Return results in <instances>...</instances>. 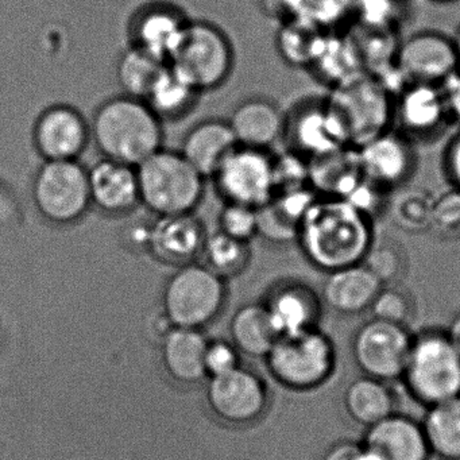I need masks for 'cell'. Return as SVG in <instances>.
Instances as JSON below:
<instances>
[{
    "label": "cell",
    "instance_id": "3",
    "mask_svg": "<svg viewBox=\"0 0 460 460\" xmlns=\"http://www.w3.org/2000/svg\"><path fill=\"white\" fill-rule=\"evenodd\" d=\"M137 173L141 204L157 217L192 214L203 200L206 179L180 152L163 147Z\"/></svg>",
    "mask_w": 460,
    "mask_h": 460
},
{
    "label": "cell",
    "instance_id": "21",
    "mask_svg": "<svg viewBox=\"0 0 460 460\" xmlns=\"http://www.w3.org/2000/svg\"><path fill=\"white\" fill-rule=\"evenodd\" d=\"M238 146L271 150L284 139L287 114L266 98H250L235 107L230 120Z\"/></svg>",
    "mask_w": 460,
    "mask_h": 460
},
{
    "label": "cell",
    "instance_id": "15",
    "mask_svg": "<svg viewBox=\"0 0 460 460\" xmlns=\"http://www.w3.org/2000/svg\"><path fill=\"white\" fill-rule=\"evenodd\" d=\"M397 66L408 83L441 84L459 69L454 40L440 31L411 34L400 42Z\"/></svg>",
    "mask_w": 460,
    "mask_h": 460
},
{
    "label": "cell",
    "instance_id": "35",
    "mask_svg": "<svg viewBox=\"0 0 460 460\" xmlns=\"http://www.w3.org/2000/svg\"><path fill=\"white\" fill-rule=\"evenodd\" d=\"M165 64L131 45L117 64L118 84L123 95L144 101Z\"/></svg>",
    "mask_w": 460,
    "mask_h": 460
},
{
    "label": "cell",
    "instance_id": "47",
    "mask_svg": "<svg viewBox=\"0 0 460 460\" xmlns=\"http://www.w3.org/2000/svg\"><path fill=\"white\" fill-rule=\"evenodd\" d=\"M443 169L451 187L460 190V131L449 139L444 149Z\"/></svg>",
    "mask_w": 460,
    "mask_h": 460
},
{
    "label": "cell",
    "instance_id": "46",
    "mask_svg": "<svg viewBox=\"0 0 460 460\" xmlns=\"http://www.w3.org/2000/svg\"><path fill=\"white\" fill-rule=\"evenodd\" d=\"M440 87L451 122L460 123V69L449 75Z\"/></svg>",
    "mask_w": 460,
    "mask_h": 460
},
{
    "label": "cell",
    "instance_id": "6",
    "mask_svg": "<svg viewBox=\"0 0 460 460\" xmlns=\"http://www.w3.org/2000/svg\"><path fill=\"white\" fill-rule=\"evenodd\" d=\"M235 55L225 31L204 21L190 22L168 61L201 93L222 87L233 74Z\"/></svg>",
    "mask_w": 460,
    "mask_h": 460
},
{
    "label": "cell",
    "instance_id": "2",
    "mask_svg": "<svg viewBox=\"0 0 460 460\" xmlns=\"http://www.w3.org/2000/svg\"><path fill=\"white\" fill-rule=\"evenodd\" d=\"M91 141L102 157L126 165H141L164 147L163 120L144 101L117 96L93 114Z\"/></svg>",
    "mask_w": 460,
    "mask_h": 460
},
{
    "label": "cell",
    "instance_id": "13",
    "mask_svg": "<svg viewBox=\"0 0 460 460\" xmlns=\"http://www.w3.org/2000/svg\"><path fill=\"white\" fill-rule=\"evenodd\" d=\"M357 150L363 176L389 192L405 185L416 172L414 141L400 130L390 128Z\"/></svg>",
    "mask_w": 460,
    "mask_h": 460
},
{
    "label": "cell",
    "instance_id": "32",
    "mask_svg": "<svg viewBox=\"0 0 460 460\" xmlns=\"http://www.w3.org/2000/svg\"><path fill=\"white\" fill-rule=\"evenodd\" d=\"M421 425L430 454L460 460V397L428 406Z\"/></svg>",
    "mask_w": 460,
    "mask_h": 460
},
{
    "label": "cell",
    "instance_id": "23",
    "mask_svg": "<svg viewBox=\"0 0 460 460\" xmlns=\"http://www.w3.org/2000/svg\"><path fill=\"white\" fill-rule=\"evenodd\" d=\"M236 146L228 120L208 119L185 134L180 153L204 179H212Z\"/></svg>",
    "mask_w": 460,
    "mask_h": 460
},
{
    "label": "cell",
    "instance_id": "27",
    "mask_svg": "<svg viewBox=\"0 0 460 460\" xmlns=\"http://www.w3.org/2000/svg\"><path fill=\"white\" fill-rule=\"evenodd\" d=\"M308 72L332 90L365 74V69L349 34L347 31H339L324 34Z\"/></svg>",
    "mask_w": 460,
    "mask_h": 460
},
{
    "label": "cell",
    "instance_id": "7",
    "mask_svg": "<svg viewBox=\"0 0 460 460\" xmlns=\"http://www.w3.org/2000/svg\"><path fill=\"white\" fill-rule=\"evenodd\" d=\"M265 358L279 384L293 390H311L332 376L336 349L328 335L314 327L281 336Z\"/></svg>",
    "mask_w": 460,
    "mask_h": 460
},
{
    "label": "cell",
    "instance_id": "29",
    "mask_svg": "<svg viewBox=\"0 0 460 460\" xmlns=\"http://www.w3.org/2000/svg\"><path fill=\"white\" fill-rule=\"evenodd\" d=\"M200 95V91L166 63L144 102L161 120H177L195 109Z\"/></svg>",
    "mask_w": 460,
    "mask_h": 460
},
{
    "label": "cell",
    "instance_id": "4",
    "mask_svg": "<svg viewBox=\"0 0 460 460\" xmlns=\"http://www.w3.org/2000/svg\"><path fill=\"white\" fill-rule=\"evenodd\" d=\"M401 378L427 406L460 397V354L447 332L425 331L413 338Z\"/></svg>",
    "mask_w": 460,
    "mask_h": 460
},
{
    "label": "cell",
    "instance_id": "1",
    "mask_svg": "<svg viewBox=\"0 0 460 460\" xmlns=\"http://www.w3.org/2000/svg\"><path fill=\"white\" fill-rule=\"evenodd\" d=\"M376 236L373 220L349 201L319 196L301 220L296 241L314 268L331 273L362 263Z\"/></svg>",
    "mask_w": 460,
    "mask_h": 460
},
{
    "label": "cell",
    "instance_id": "36",
    "mask_svg": "<svg viewBox=\"0 0 460 460\" xmlns=\"http://www.w3.org/2000/svg\"><path fill=\"white\" fill-rule=\"evenodd\" d=\"M201 257L204 258V266L225 279L238 276L247 268L252 260V247L250 242L231 238L217 230L207 235Z\"/></svg>",
    "mask_w": 460,
    "mask_h": 460
},
{
    "label": "cell",
    "instance_id": "44",
    "mask_svg": "<svg viewBox=\"0 0 460 460\" xmlns=\"http://www.w3.org/2000/svg\"><path fill=\"white\" fill-rule=\"evenodd\" d=\"M390 193L392 192L363 177L362 181L344 200L349 201L354 208L374 222L385 209L389 208Z\"/></svg>",
    "mask_w": 460,
    "mask_h": 460
},
{
    "label": "cell",
    "instance_id": "20",
    "mask_svg": "<svg viewBox=\"0 0 460 460\" xmlns=\"http://www.w3.org/2000/svg\"><path fill=\"white\" fill-rule=\"evenodd\" d=\"M362 444L379 460H429L432 455L422 425L395 411L366 428Z\"/></svg>",
    "mask_w": 460,
    "mask_h": 460
},
{
    "label": "cell",
    "instance_id": "18",
    "mask_svg": "<svg viewBox=\"0 0 460 460\" xmlns=\"http://www.w3.org/2000/svg\"><path fill=\"white\" fill-rule=\"evenodd\" d=\"M91 204L107 217L130 215L141 204L136 166L102 158L88 169Z\"/></svg>",
    "mask_w": 460,
    "mask_h": 460
},
{
    "label": "cell",
    "instance_id": "17",
    "mask_svg": "<svg viewBox=\"0 0 460 460\" xmlns=\"http://www.w3.org/2000/svg\"><path fill=\"white\" fill-rule=\"evenodd\" d=\"M394 122L409 138H430L443 131L451 119L440 87L409 83L394 99Z\"/></svg>",
    "mask_w": 460,
    "mask_h": 460
},
{
    "label": "cell",
    "instance_id": "41",
    "mask_svg": "<svg viewBox=\"0 0 460 460\" xmlns=\"http://www.w3.org/2000/svg\"><path fill=\"white\" fill-rule=\"evenodd\" d=\"M430 230L447 239L460 238L459 188L451 187L435 196Z\"/></svg>",
    "mask_w": 460,
    "mask_h": 460
},
{
    "label": "cell",
    "instance_id": "28",
    "mask_svg": "<svg viewBox=\"0 0 460 460\" xmlns=\"http://www.w3.org/2000/svg\"><path fill=\"white\" fill-rule=\"evenodd\" d=\"M207 343L193 328H179L166 335L164 363L172 376L182 384H195L206 376Z\"/></svg>",
    "mask_w": 460,
    "mask_h": 460
},
{
    "label": "cell",
    "instance_id": "11",
    "mask_svg": "<svg viewBox=\"0 0 460 460\" xmlns=\"http://www.w3.org/2000/svg\"><path fill=\"white\" fill-rule=\"evenodd\" d=\"M411 341L405 325L373 317L355 332L352 355L365 376L393 381L402 376Z\"/></svg>",
    "mask_w": 460,
    "mask_h": 460
},
{
    "label": "cell",
    "instance_id": "38",
    "mask_svg": "<svg viewBox=\"0 0 460 460\" xmlns=\"http://www.w3.org/2000/svg\"><path fill=\"white\" fill-rule=\"evenodd\" d=\"M435 196L424 190H406L390 201L393 220L401 230L420 234L430 230Z\"/></svg>",
    "mask_w": 460,
    "mask_h": 460
},
{
    "label": "cell",
    "instance_id": "34",
    "mask_svg": "<svg viewBox=\"0 0 460 460\" xmlns=\"http://www.w3.org/2000/svg\"><path fill=\"white\" fill-rule=\"evenodd\" d=\"M325 33L327 31H320L309 23L290 18L282 22L277 33V50L288 66L308 71Z\"/></svg>",
    "mask_w": 460,
    "mask_h": 460
},
{
    "label": "cell",
    "instance_id": "22",
    "mask_svg": "<svg viewBox=\"0 0 460 460\" xmlns=\"http://www.w3.org/2000/svg\"><path fill=\"white\" fill-rule=\"evenodd\" d=\"M190 21L168 6H153L139 13L130 26L131 45L168 63L184 37Z\"/></svg>",
    "mask_w": 460,
    "mask_h": 460
},
{
    "label": "cell",
    "instance_id": "26",
    "mask_svg": "<svg viewBox=\"0 0 460 460\" xmlns=\"http://www.w3.org/2000/svg\"><path fill=\"white\" fill-rule=\"evenodd\" d=\"M308 161L309 187L320 198L344 200L365 177L355 147H341Z\"/></svg>",
    "mask_w": 460,
    "mask_h": 460
},
{
    "label": "cell",
    "instance_id": "9",
    "mask_svg": "<svg viewBox=\"0 0 460 460\" xmlns=\"http://www.w3.org/2000/svg\"><path fill=\"white\" fill-rule=\"evenodd\" d=\"M222 277L207 266L188 263L171 277L164 293V308L172 324L196 328L217 316L225 301Z\"/></svg>",
    "mask_w": 460,
    "mask_h": 460
},
{
    "label": "cell",
    "instance_id": "48",
    "mask_svg": "<svg viewBox=\"0 0 460 460\" xmlns=\"http://www.w3.org/2000/svg\"><path fill=\"white\" fill-rule=\"evenodd\" d=\"M153 223H145L144 220H138L134 225L128 226L125 230V243L134 250L150 249V241H152Z\"/></svg>",
    "mask_w": 460,
    "mask_h": 460
},
{
    "label": "cell",
    "instance_id": "39",
    "mask_svg": "<svg viewBox=\"0 0 460 460\" xmlns=\"http://www.w3.org/2000/svg\"><path fill=\"white\" fill-rule=\"evenodd\" d=\"M363 265L381 281L382 285H392L405 274L406 252L400 242L384 236L374 239Z\"/></svg>",
    "mask_w": 460,
    "mask_h": 460
},
{
    "label": "cell",
    "instance_id": "43",
    "mask_svg": "<svg viewBox=\"0 0 460 460\" xmlns=\"http://www.w3.org/2000/svg\"><path fill=\"white\" fill-rule=\"evenodd\" d=\"M274 179L276 193L309 187L308 158L290 149L274 155Z\"/></svg>",
    "mask_w": 460,
    "mask_h": 460
},
{
    "label": "cell",
    "instance_id": "10",
    "mask_svg": "<svg viewBox=\"0 0 460 460\" xmlns=\"http://www.w3.org/2000/svg\"><path fill=\"white\" fill-rule=\"evenodd\" d=\"M225 203L260 209L276 195L271 150L236 146L212 177Z\"/></svg>",
    "mask_w": 460,
    "mask_h": 460
},
{
    "label": "cell",
    "instance_id": "33",
    "mask_svg": "<svg viewBox=\"0 0 460 460\" xmlns=\"http://www.w3.org/2000/svg\"><path fill=\"white\" fill-rule=\"evenodd\" d=\"M236 347L252 357H266L279 335L265 305H246L239 309L231 323Z\"/></svg>",
    "mask_w": 460,
    "mask_h": 460
},
{
    "label": "cell",
    "instance_id": "49",
    "mask_svg": "<svg viewBox=\"0 0 460 460\" xmlns=\"http://www.w3.org/2000/svg\"><path fill=\"white\" fill-rule=\"evenodd\" d=\"M320 460H365L362 444L341 441L327 449Z\"/></svg>",
    "mask_w": 460,
    "mask_h": 460
},
{
    "label": "cell",
    "instance_id": "19",
    "mask_svg": "<svg viewBox=\"0 0 460 460\" xmlns=\"http://www.w3.org/2000/svg\"><path fill=\"white\" fill-rule=\"evenodd\" d=\"M207 235L195 212L160 217L153 223L149 252L168 265H188L201 255Z\"/></svg>",
    "mask_w": 460,
    "mask_h": 460
},
{
    "label": "cell",
    "instance_id": "16",
    "mask_svg": "<svg viewBox=\"0 0 460 460\" xmlns=\"http://www.w3.org/2000/svg\"><path fill=\"white\" fill-rule=\"evenodd\" d=\"M207 395L212 411L233 424L254 421L263 413L268 402L265 385L260 376L239 367L212 376Z\"/></svg>",
    "mask_w": 460,
    "mask_h": 460
},
{
    "label": "cell",
    "instance_id": "24",
    "mask_svg": "<svg viewBox=\"0 0 460 460\" xmlns=\"http://www.w3.org/2000/svg\"><path fill=\"white\" fill-rule=\"evenodd\" d=\"M265 306L279 338L316 327L320 316L319 297L300 282H287L274 289Z\"/></svg>",
    "mask_w": 460,
    "mask_h": 460
},
{
    "label": "cell",
    "instance_id": "14",
    "mask_svg": "<svg viewBox=\"0 0 460 460\" xmlns=\"http://www.w3.org/2000/svg\"><path fill=\"white\" fill-rule=\"evenodd\" d=\"M90 142V123L75 107H48L34 123L33 145L44 161H77Z\"/></svg>",
    "mask_w": 460,
    "mask_h": 460
},
{
    "label": "cell",
    "instance_id": "40",
    "mask_svg": "<svg viewBox=\"0 0 460 460\" xmlns=\"http://www.w3.org/2000/svg\"><path fill=\"white\" fill-rule=\"evenodd\" d=\"M374 319L405 325L413 314V303L405 290L395 287H382L370 305Z\"/></svg>",
    "mask_w": 460,
    "mask_h": 460
},
{
    "label": "cell",
    "instance_id": "30",
    "mask_svg": "<svg viewBox=\"0 0 460 460\" xmlns=\"http://www.w3.org/2000/svg\"><path fill=\"white\" fill-rule=\"evenodd\" d=\"M344 408L358 424L367 428L394 413V395L386 382L363 376L344 392Z\"/></svg>",
    "mask_w": 460,
    "mask_h": 460
},
{
    "label": "cell",
    "instance_id": "5",
    "mask_svg": "<svg viewBox=\"0 0 460 460\" xmlns=\"http://www.w3.org/2000/svg\"><path fill=\"white\" fill-rule=\"evenodd\" d=\"M325 101L355 149L390 130L394 123V98L367 74L332 88Z\"/></svg>",
    "mask_w": 460,
    "mask_h": 460
},
{
    "label": "cell",
    "instance_id": "8",
    "mask_svg": "<svg viewBox=\"0 0 460 460\" xmlns=\"http://www.w3.org/2000/svg\"><path fill=\"white\" fill-rule=\"evenodd\" d=\"M31 196L50 225H75L93 207L88 169L79 160L44 161L34 176Z\"/></svg>",
    "mask_w": 460,
    "mask_h": 460
},
{
    "label": "cell",
    "instance_id": "42",
    "mask_svg": "<svg viewBox=\"0 0 460 460\" xmlns=\"http://www.w3.org/2000/svg\"><path fill=\"white\" fill-rule=\"evenodd\" d=\"M219 228L226 235L252 242L258 235V209L238 203H225L219 214Z\"/></svg>",
    "mask_w": 460,
    "mask_h": 460
},
{
    "label": "cell",
    "instance_id": "12",
    "mask_svg": "<svg viewBox=\"0 0 460 460\" xmlns=\"http://www.w3.org/2000/svg\"><path fill=\"white\" fill-rule=\"evenodd\" d=\"M284 139L290 150L308 160L349 146L341 122L325 99L303 102L287 114Z\"/></svg>",
    "mask_w": 460,
    "mask_h": 460
},
{
    "label": "cell",
    "instance_id": "31",
    "mask_svg": "<svg viewBox=\"0 0 460 460\" xmlns=\"http://www.w3.org/2000/svg\"><path fill=\"white\" fill-rule=\"evenodd\" d=\"M346 31L357 47L365 74L379 80L397 68L401 42L397 31L365 28L358 23Z\"/></svg>",
    "mask_w": 460,
    "mask_h": 460
},
{
    "label": "cell",
    "instance_id": "25",
    "mask_svg": "<svg viewBox=\"0 0 460 460\" xmlns=\"http://www.w3.org/2000/svg\"><path fill=\"white\" fill-rule=\"evenodd\" d=\"M384 285L363 263L328 273L323 287V300L333 311L360 314L370 308Z\"/></svg>",
    "mask_w": 460,
    "mask_h": 460
},
{
    "label": "cell",
    "instance_id": "45",
    "mask_svg": "<svg viewBox=\"0 0 460 460\" xmlns=\"http://www.w3.org/2000/svg\"><path fill=\"white\" fill-rule=\"evenodd\" d=\"M238 367V354L235 349L225 341L208 343L206 351V371L212 376L228 373Z\"/></svg>",
    "mask_w": 460,
    "mask_h": 460
},
{
    "label": "cell",
    "instance_id": "37",
    "mask_svg": "<svg viewBox=\"0 0 460 460\" xmlns=\"http://www.w3.org/2000/svg\"><path fill=\"white\" fill-rule=\"evenodd\" d=\"M355 0H289V20L303 21L323 31H346L354 20Z\"/></svg>",
    "mask_w": 460,
    "mask_h": 460
},
{
    "label": "cell",
    "instance_id": "52",
    "mask_svg": "<svg viewBox=\"0 0 460 460\" xmlns=\"http://www.w3.org/2000/svg\"><path fill=\"white\" fill-rule=\"evenodd\" d=\"M435 4H451V2H455V0H432Z\"/></svg>",
    "mask_w": 460,
    "mask_h": 460
},
{
    "label": "cell",
    "instance_id": "50",
    "mask_svg": "<svg viewBox=\"0 0 460 460\" xmlns=\"http://www.w3.org/2000/svg\"><path fill=\"white\" fill-rule=\"evenodd\" d=\"M447 335H448L449 341H452L455 349L460 354V314L452 320L448 331H447Z\"/></svg>",
    "mask_w": 460,
    "mask_h": 460
},
{
    "label": "cell",
    "instance_id": "51",
    "mask_svg": "<svg viewBox=\"0 0 460 460\" xmlns=\"http://www.w3.org/2000/svg\"><path fill=\"white\" fill-rule=\"evenodd\" d=\"M452 40H454L455 50H456L457 63H459L460 69V26L457 28L456 34H455Z\"/></svg>",
    "mask_w": 460,
    "mask_h": 460
}]
</instances>
